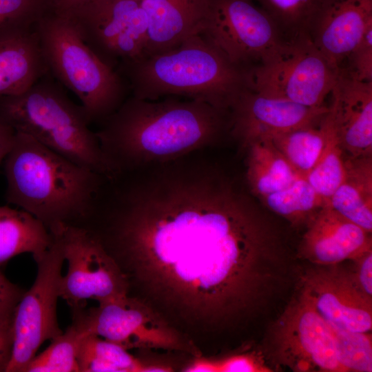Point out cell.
I'll list each match as a JSON object with an SVG mask.
<instances>
[{"label":"cell","mask_w":372,"mask_h":372,"mask_svg":"<svg viewBox=\"0 0 372 372\" xmlns=\"http://www.w3.org/2000/svg\"><path fill=\"white\" fill-rule=\"evenodd\" d=\"M100 239L152 298L208 330L264 313L296 273L281 231L205 152L124 179Z\"/></svg>","instance_id":"cell-1"},{"label":"cell","mask_w":372,"mask_h":372,"mask_svg":"<svg viewBox=\"0 0 372 372\" xmlns=\"http://www.w3.org/2000/svg\"><path fill=\"white\" fill-rule=\"evenodd\" d=\"M96 132L112 176L214 147L230 113L205 101L130 96Z\"/></svg>","instance_id":"cell-2"},{"label":"cell","mask_w":372,"mask_h":372,"mask_svg":"<svg viewBox=\"0 0 372 372\" xmlns=\"http://www.w3.org/2000/svg\"><path fill=\"white\" fill-rule=\"evenodd\" d=\"M6 200L30 213L48 230L84 227L105 177L16 132L4 158Z\"/></svg>","instance_id":"cell-3"},{"label":"cell","mask_w":372,"mask_h":372,"mask_svg":"<svg viewBox=\"0 0 372 372\" xmlns=\"http://www.w3.org/2000/svg\"><path fill=\"white\" fill-rule=\"evenodd\" d=\"M249 70L232 63L200 34L169 50L122 61L116 68L136 98L179 96L228 111L249 88Z\"/></svg>","instance_id":"cell-4"},{"label":"cell","mask_w":372,"mask_h":372,"mask_svg":"<svg viewBox=\"0 0 372 372\" xmlns=\"http://www.w3.org/2000/svg\"><path fill=\"white\" fill-rule=\"evenodd\" d=\"M0 121L82 167L112 176L83 107L49 72L21 94L0 96Z\"/></svg>","instance_id":"cell-5"},{"label":"cell","mask_w":372,"mask_h":372,"mask_svg":"<svg viewBox=\"0 0 372 372\" xmlns=\"http://www.w3.org/2000/svg\"><path fill=\"white\" fill-rule=\"evenodd\" d=\"M34 29L48 72L79 98L90 123H101L126 99L123 77L87 45L67 15L50 10Z\"/></svg>","instance_id":"cell-6"},{"label":"cell","mask_w":372,"mask_h":372,"mask_svg":"<svg viewBox=\"0 0 372 372\" xmlns=\"http://www.w3.org/2000/svg\"><path fill=\"white\" fill-rule=\"evenodd\" d=\"M49 231L52 235L49 247L34 258L37 265L35 280L24 292L12 315V351L6 372H25L41 345L63 333L56 307L65 258L58 232Z\"/></svg>","instance_id":"cell-7"},{"label":"cell","mask_w":372,"mask_h":372,"mask_svg":"<svg viewBox=\"0 0 372 372\" xmlns=\"http://www.w3.org/2000/svg\"><path fill=\"white\" fill-rule=\"evenodd\" d=\"M267 344L278 366L295 372H345L329 323L300 289L270 327Z\"/></svg>","instance_id":"cell-8"},{"label":"cell","mask_w":372,"mask_h":372,"mask_svg":"<svg viewBox=\"0 0 372 372\" xmlns=\"http://www.w3.org/2000/svg\"><path fill=\"white\" fill-rule=\"evenodd\" d=\"M337 72L309 37L286 43L265 62L249 71V89L310 107L324 106Z\"/></svg>","instance_id":"cell-9"},{"label":"cell","mask_w":372,"mask_h":372,"mask_svg":"<svg viewBox=\"0 0 372 372\" xmlns=\"http://www.w3.org/2000/svg\"><path fill=\"white\" fill-rule=\"evenodd\" d=\"M200 35L247 69L265 62L287 43L271 17L251 0H210Z\"/></svg>","instance_id":"cell-10"},{"label":"cell","mask_w":372,"mask_h":372,"mask_svg":"<svg viewBox=\"0 0 372 372\" xmlns=\"http://www.w3.org/2000/svg\"><path fill=\"white\" fill-rule=\"evenodd\" d=\"M74 310L72 324L81 333L96 335L127 350L162 349L200 355L158 313L127 295L86 311Z\"/></svg>","instance_id":"cell-11"},{"label":"cell","mask_w":372,"mask_h":372,"mask_svg":"<svg viewBox=\"0 0 372 372\" xmlns=\"http://www.w3.org/2000/svg\"><path fill=\"white\" fill-rule=\"evenodd\" d=\"M66 274L60 282V298L81 309L90 299L101 303L127 295L128 280L118 262L87 229L59 225ZM49 229V230H50Z\"/></svg>","instance_id":"cell-12"},{"label":"cell","mask_w":372,"mask_h":372,"mask_svg":"<svg viewBox=\"0 0 372 372\" xmlns=\"http://www.w3.org/2000/svg\"><path fill=\"white\" fill-rule=\"evenodd\" d=\"M65 15L93 52L114 68L143 56L147 20L140 2L91 0Z\"/></svg>","instance_id":"cell-13"},{"label":"cell","mask_w":372,"mask_h":372,"mask_svg":"<svg viewBox=\"0 0 372 372\" xmlns=\"http://www.w3.org/2000/svg\"><path fill=\"white\" fill-rule=\"evenodd\" d=\"M299 283L329 324L353 331H371L372 297L362 291L351 271L340 264L314 265L301 275Z\"/></svg>","instance_id":"cell-14"},{"label":"cell","mask_w":372,"mask_h":372,"mask_svg":"<svg viewBox=\"0 0 372 372\" xmlns=\"http://www.w3.org/2000/svg\"><path fill=\"white\" fill-rule=\"evenodd\" d=\"M329 107H307L247 89L229 110L230 134L243 148L249 142L296 128L316 125Z\"/></svg>","instance_id":"cell-15"},{"label":"cell","mask_w":372,"mask_h":372,"mask_svg":"<svg viewBox=\"0 0 372 372\" xmlns=\"http://www.w3.org/2000/svg\"><path fill=\"white\" fill-rule=\"evenodd\" d=\"M297 257L314 265L354 260L372 251L371 233L324 205L306 226Z\"/></svg>","instance_id":"cell-16"},{"label":"cell","mask_w":372,"mask_h":372,"mask_svg":"<svg viewBox=\"0 0 372 372\" xmlns=\"http://www.w3.org/2000/svg\"><path fill=\"white\" fill-rule=\"evenodd\" d=\"M371 25L372 0H325L309 37L338 72Z\"/></svg>","instance_id":"cell-17"},{"label":"cell","mask_w":372,"mask_h":372,"mask_svg":"<svg viewBox=\"0 0 372 372\" xmlns=\"http://www.w3.org/2000/svg\"><path fill=\"white\" fill-rule=\"evenodd\" d=\"M329 113L346 156L372 155V83L354 81L340 72L331 93Z\"/></svg>","instance_id":"cell-18"},{"label":"cell","mask_w":372,"mask_h":372,"mask_svg":"<svg viewBox=\"0 0 372 372\" xmlns=\"http://www.w3.org/2000/svg\"><path fill=\"white\" fill-rule=\"evenodd\" d=\"M210 0H142L147 29L144 56L177 47L201 34Z\"/></svg>","instance_id":"cell-19"},{"label":"cell","mask_w":372,"mask_h":372,"mask_svg":"<svg viewBox=\"0 0 372 372\" xmlns=\"http://www.w3.org/2000/svg\"><path fill=\"white\" fill-rule=\"evenodd\" d=\"M48 72L34 28L0 41V96L25 92Z\"/></svg>","instance_id":"cell-20"},{"label":"cell","mask_w":372,"mask_h":372,"mask_svg":"<svg viewBox=\"0 0 372 372\" xmlns=\"http://www.w3.org/2000/svg\"><path fill=\"white\" fill-rule=\"evenodd\" d=\"M345 176L328 205L339 214L372 232V155H344Z\"/></svg>","instance_id":"cell-21"},{"label":"cell","mask_w":372,"mask_h":372,"mask_svg":"<svg viewBox=\"0 0 372 372\" xmlns=\"http://www.w3.org/2000/svg\"><path fill=\"white\" fill-rule=\"evenodd\" d=\"M243 149L246 183L257 198L283 189L301 176L267 137L255 139Z\"/></svg>","instance_id":"cell-22"},{"label":"cell","mask_w":372,"mask_h":372,"mask_svg":"<svg viewBox=\"0 0 372 372\" xmlns=\"http://www.w3.org/2000/svg\"><path fill=\"white\" fill-rule=\"evenodd\" d=\"M51 241L50 231L36 217L21 209L0 206V269L17 255L40 256Z\"/></svg>","instance_id":"cell-23"},{"label":"cell","mask_w":372,"mask_h":372,"mask_svg":"<svg viewBox=\"0 0 372 372\" xmlns=\"http://www.w3.org/2000/svg\"><path fill=\"white\" fill-rule=\"evenodd\" d=\"M77 362L79 372H169L165 364H150L134 357L123 347L96 335H83Z\"/></svg>","instance_id":"cell-24"},{"label":"cell","mask_w":372,"mask_h":372,"mask_svg":"<svg viewBox=\"0 0 372 372\" xmlns=\"http://www.w3.org/2000/svg\"><path fill=\"white\" fill-rule=\"evenodd\" d=\"M258 199L268 209L297 227L307 226L327 205L302 176L298 178L283 189Z\"/></svg>","instance_id":"cell-25"},{"label":"cell","mask_w":372,"mask_h":372,"mask_svg":"<svg viewBox=\"0 0 372 372\" xmlns=\"http://www.w3.org/2000/svg\"><path fill=\"white\" fill-rule=\"evenodd\" d=\"M322 118L319 127H302L267 137L296 172L304 178L317 163L325 145L327 130Z\"/></svg>","instance_id":"cell-26"},{"label":"cell","mask_w":372,"mask_h":372,"mask_svg":"<svg viewBox=\"0 0 372 372\" xmlns=\"http://www.w3.org/2000/svg\"><path fill=\"white\" fill-rule=\"evenodd\" d=\"M273 20L286 42L309 37L325 0H256Z\"/></svg>","instance_id":"cell-27"},{"label":"cell","mask_w":372,"mask_h":372,"mask_svg":"<svg viewBox=\"0 0 372 372\" xmlns=\"http://www.w3.org/2000/svg\"><path fill=\"white\" fill-rule=\"evenodd\" d=\"M327 139L317 163L305 178L327 205L344 178V154L338 143L329 110L322 118Z\"/></svg>","instance_id":"cell-28"},{"label":"cell","mask_w":372,"mask_h":372,"mask_svg":"<svg viewBox=\"0 0 372 372\" xmlns=\"http://www.w3.org/2000/svg\"><path fill=\"white\" fill-rule=\"evenodd\" d=\"M83 336L72 324L33 358L25 372H79L77 354Z\"/></svg>","instance_id":"cell-29"},{"label":"cell","mask_w":372,"mask_h":372,"mask_svg":"<svg viewBox=\"0 0 372 372\" xmlns=\"http://www.w3.org/2000/svg\"><path fill=\"white\" fill-rule=\"evenodd\" d=\"M50 10L49 0H0V41L34 30Z\"/></svg>","instance_id":"cell-30"},{"label":"cell","mask_w":372,"mask_h":372,"mask_svg":"<svg viewBox=\"0 0 372 372\" xmlns=\"http://www.w3.org/2000/svg\"><path fill=\"white\" fill-rule=\"evenodd\" d=\"M329 324L333 332L338 361L345 372H371V331H353Z\"/></svg>","instance_id":"cell-31"},{"label":"cell","mask_w":372,"mask_h":372,"mask_svg":"<svg viewBox=\"0 0 372 372\" xmlns=\"http://www.w3.org/2000/svg\"><path fill=\"white\" fill-rule=\"evenodd\" d=\"M186 372H269L272 370L258 353L247 352L220 359L196 356L183 370Z\"/></svg>","instance_id":"cell-32"},{"label":"cell","mask_w":372,"mask_h":372,"mask_svg":"<svg viewBox=\"0 0 372 372\" xmlns=\"http://www.w3.org/2000/svg\"><path fill=\"white\" fill-rule=\"evenodd\" d=\"M338 72L356 81L372 83V25Z\"/></svg>","instance_id":"cell-33"},{"label":"cell","mask_w":372,"mask_h":372,"mask_svg":"<svg viewBox=\"0 0 372 372\" xmlns=\"http://www.w3.org/2000/svg\"><path fill=\"white\" fill-rule=\"evenodd\" d=\"M24 291L11 282L0 269V320H11Z\"/></svg>","instance_id":"cell-34"},{"label":"cell","mask_w":372,"mask_h":372,"mask_svg":"<svg viewBox=\"0 0 372 372\" xmlns=\"http://www.w3.org/2000/svg\"><path fill=\"white\" fill-rule=\"evenodd\" d=\"M353 276L362 291L372 297V251H369L353 260Z\"/></svg>","instance_id":"cell-35"},{"label":"cell","mask_w":372,"mask_h":372,"mask_svg":"<svg viewBox=\"0 0 372 372\" xmlns=\"http://www.w3.org/2000/svg\"><path fill=\"white\" fill-rule=\"evenodd\" d=\"M13 345L11 320H0V372H6Z\"/></svg>","instance_id":"cell-36"},{"label":"cell","mask_w":372,"mask_h":372,"mask_svg":"<svg viewBox=\"0 0 372 372\" xmlns=\"http://www.w3.org/2000/svg\"><path fill=\"white\" fill-rule=\"evenodd\" d=\"M16 136V132L9 125L0 121V163L10 152Z\"/></svg>","instance_id":"cell-37"},{"label":"cell","mask_w":372,"mask_h":372,"mask_svg":"<svg viewBox=\"0 0 372 372\" xmlns=\"http://www.w3.org/2000/svg\"><path fill=\"white\" fill-rule=\"evenodd\" d=\"M91 0H49L50 10L61 14H69Z\"/></svg>","instance_id":"cell-38"},{"label":"cell","mask_w":372,"mask_h":372,"mask_svg":"<svg viewBox=\"0 0 372 372\" xmlns=\"http://www.w3.org/2000/svg\"><path fill=\"white\" fill-rule=\"evenodd\" d=\"M134 1H136L140 2V1H142V0H134Z\"/></svg>","instance_id":"cell-39"}]
</instances>
